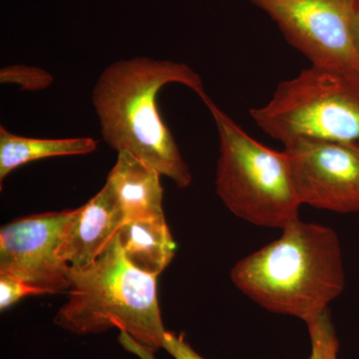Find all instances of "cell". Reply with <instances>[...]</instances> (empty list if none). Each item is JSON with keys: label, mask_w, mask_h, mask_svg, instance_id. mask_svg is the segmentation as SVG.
I'll list each match as a JSON object with an SVG mask.
<instances>
[{"label": "cell", "mask_w": 359, "mask_h": 359, "mask_svg": "<svg viewBox=\"0 0 359 359\" xmlns=\"http://www.w3.org/2000/svg\"><path fill=\"white\" fill-rule=\"evenodd\" d=\"M171 83L193 90L201 100L208 96L202 78L185 63L136 56L101 72L92 105L103 140L117 154L131 153L184 189L192 183V173L158 109L160 90Z\"/></svg>", "instance_id": "obj_1"}, {"label": "cell", "mask_w": 359, "mask_h": 359, "mask_svg": "<svg viewBox=\"0 0 359 359\" xmlns=\"http://www.w3.org/2000/svg\"><path fill=\"white\" fill-rule=\"evenodd\" d=\"M282 230L280 238L237 262L231 280L269 313L306 323L344 292L341 245L323 224L297 219Z\"/></svg>", "instance_id": "obj_2"}, {"label": "cell", "mask_w": 359, "mask_h": 359, "mask_svg": "<svg viewBox=\"0 0 359 359\" xmlns=\"http://www.w3.org/2000/svg\"><path fill=\"white\" fill-rule=\"evenodd\" d=\"M67 302L54 323L77 335L119 328L138 349L162 348L167 330L158 301L157 276L130 263L116 237L91 266L69 271Z\"/></svg>", "instance_id": "obj_3"}, {"label": "cell", "mask_w": 359, "mask_h": 359, "mask_svg": "<svg viewBox=\"0 0 359 359\" xmlns=\"http://www.w3.org/2000/svg\"><path fill=\"white\" fill-rule=\"evenodd\" d=\"M219 136L216 192L238 218L283 229L299 219L302 203L285 151L266 147L241 128L209 96L203 99Z\"/></svg>", "instance_id": "obj_4"}, {"label": "cell", "mask_w": 359, "mask_h": 359, "mask_svg": "<svg viewBox=\"0 0 359 359\" xmlns=\"http://www.w3.org/2000/svg\"><path fill=\"white\" fill-rule=\"evenodd\" d=\"M250 117L276 140L359 141V74L311 65L276 86Z\"/></svg>", "instance_id": "obj_5"}, {"label": "cell", "mask_w": 359, "mask_h": 359, "mask_svg": "<svg viewBox=\"0 0 359 359\" xmlns=\"http://www.w3.org/2000/svg\"><path fill=\"white\" fill-rule=\"evenodd\" d=\"M268 14L311 65L359 74L354 0H249Z\"/></svg>", "instance_id": "obj_6"}, {"label": "cell", "mask_w": 359, "mask_h": 359, "mask_svg": "<svg viewBox=\"0 0 359 359\" xmlns=\"http://www.w3.org/2000/svg\"><path fill=\"white\" fill-rule=\"evenodd\" d=\"M283 146L302 205L359 212V141L297 138Z\"/></svg>", "instance_id": "obj_7"}, {"label": "cell", "mask_w": 359, "mask_h": 359, "mask_svg": "<svg viewBox=\"0 0 359 359\" xmlns=\"http://www.w3.org/2000/svg\"><path fill=\"white\" fill-rule=\"evenodd\" d=\"M73 210L14 219L0 230V275L18 278L41 295L68 292V264L57 256Z\"/></svg>", "instance_id": "obj_8"}, {"label": "cell", "mask_w": 359, "mask_h": 359, "mask_svg": "<svg viewBox=\"0 0 359 359\" xmlns=\"http://www.w3.org/2000/svg\"><path fill=\"white\" fill-rule=\"evenodd\" d=\"M125 223L119 200L106 181L86 204L73 210L59 238L57 256L73 271L87 269L112 244Z\"/></svg>", "instance_id": "obj_9"}, {"label": "cell", "mask_w": 359, "mask_h": 359, "mask_svg": "<svg viewBox=\"0 0 359 359\" xmlns=\"http://www.w3.org/2000/svg\"><path fill=\"white\" fill-rule=\"evenodd\" d=\"M161 174L129 152L118 153L107 182L119 200L126 222L164 216Z\"/></svg>", "instance_id": "obj_10"}, {"label": "cell", "mask_w": 359, "mask_h": 359, "mask_svg": "<svg viewBox=\"0 0 359 359\" xmlns=\"http://www.w3.org/2000/svg\"><path fill=\"white\" fill-rule=\"evenodd\" d=\"M117 238L126 259L148 275L159 276L173 261L176 244L165 215L126 222Z\"/></svg>", "instance_id": "obj_11"}, {"label": "cell", "mask_w": 359, "mask_h": 359, "mask_svg": "<svg viewBox=\"0 0 359 359\" xmlns=\"http://www.w3.org/2000/svg\"><path fill=\"white\" fill-rule=\"evenodd\" d=\"M98 142L90 137L40 139L20 136L0 126V184L21 166L47 158L91 154Z\"/></svg>", "instance_id": "obj_12"}, {"label": "cell", "mask_w": 359, "mask_h": 359, "mask_svg": "<svg viewBox=\"0 0 359 359\" xmlns=\"http://www.w3.org/2000/svg\"><path fill=\"white\" fill-rule=\"evenodd\" d=\"M306 323L311 341V354L309 359H337L339 341L330 309Z\"/></svg>", "instance_id": "obj_13"}, {"label": "cell", "mask_w": 359, "mask_h": 359, "mask_svg": "<svg viewBox=\"0 0 359 359\" xmlns=\"http://www.w3.org/2000/svg\"><path fill=\"white\" fill-rule=\"evenodd\" d=\"M2 84H15L23 91H40L49 88L54 78L48 71L35 66L9 65L0 70Z\"/></svg>", "instance_id": "obj_14"}, {"label": "cell", "mask_w": 359, "mask_h": 359, "mask_svg": "<svg viewBox=\"0 0 359 359\" xmlns=\"http://www.w3.org/2000/svg\"><path fill=\"white\" fill-rule=\"evenodd\" d=\"M30 295H41L25 283L9 276L0 275V309L2 311Z\"/></svg>", "instance_id": "obj_15"}, {"label": "cell", "mask_w": 359, "mask_h": 359, "mask_svg": "<svg viewBox=\"0 0 359 359\" xmlns=\"http://www.w3.org/2000/svg\"><path fill=\"white\" fill-rule=\"evenodd\" d=\"M353 37L354 48L359 59V0H354L353 18Z\"/></svg>", "instance_id": "obj_16"}]
</instances>
